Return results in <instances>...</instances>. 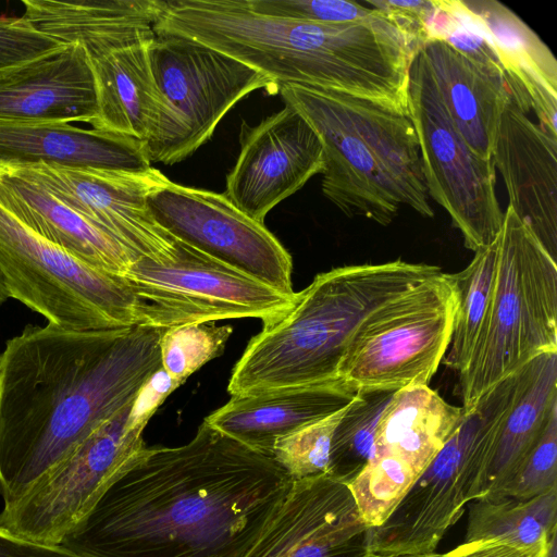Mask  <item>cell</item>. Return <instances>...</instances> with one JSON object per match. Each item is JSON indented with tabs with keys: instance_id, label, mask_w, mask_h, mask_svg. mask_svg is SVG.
<instances>
[{
	"instance_id": "cell-20",
	"label": "cell",
	"mask_w": 557,
	"mask_h": 557,
	"mask_svg": "<svg viewBox=\"0 0 557 557\" xmlns=\"http://www.w3.org/2000/svg\"><path fill=\"white\" fill-rule=\"evenodd\" d=\"M97 112L95 76L81 45L0 72V121L91 125Z\"/></svg>"
},
{
	"instance_id": "cell-5",
	"label": "cell",
	"mask_w": 557,
	"mask_h": 557,
	"mask_svg": "<svg viewBox=\"0 0 557 557\" xmlns=\"http://www.w3.org/2000/svg\"><path fill=\"white\" fill-rule=\"evenodd\" d=\"M284 102L319 136L322 193L345 215L388 225L401 206L432 218L420 146L410 117L318 87L283 84Z\"/></svg>"
},
{
	"instance_id": "cell-41",
	"label": "cell",
	"mask_w": 557,
	"mask_h": 557,
	"mask_svg": "<svg viewBox=\"0 0 557 557\" xmlns=\"http://www.w3.org/2000/svg\"><path fill=\"white\" fill-rule=\"evenodd\" d=\"M556 542H557V530L552 533V535L549 536V539L547 541L544 557H556V550H557Z\"/></svg>"
},
{
	"instance_id": "cell-1",
	"label": "cell",
	"mask_w": 557,
	"mask_h": 557,
	"mask_svg": "<svg viewBox=\"0 0 557 557\" xmlns=\"http://www.w3.org/2000/svg\"><path fill=\"white\" fill-rule=\"evenodd\" d=\"M293 481L203 420L182 446L145 447L61 544L86 557H244Z\"/></svg>"
},
{
	"instance_id": "cell-29",
	"label": "cell",
	"mask_w": 557,
	"mask_h": 557,
	"mask_svg": "<svg viewBox=\"0 0 557 557\" xmlns=\"http://www.w3.org/2000/svg\"><path fill=\"white\" fill-rule=\"evenodd\" d=\"M557 530V487L520 500L508 496L482 497L469 506L465 542L497 541L533 547Z\"/></svg>"
},
{
	"instance_id": "cell-2",
	"label": "cell",
	"mask_w": 557,
	"mask_h": 557,
	"mask_svg": "<svg viewBox=\"0 0 557 557\" xmlns=\"http://www.w3.org/2000/svg\"><path fill=\"white\" fill-rule=\"evenodd\" d=\"M166 329L28 324L0 355V495L17 499L136 398L161 368Z\"/></svg>"
},
{
	"instance_id": "cell-16",
	"label": "cell",
	"mask_w": 557,
	"mask_h": 557,
	"mask_svg": "<svg viewBox=\"0 0 557 557\" xmlns=\"http://www.w3.org/2000/svg\"><path fill=\"white\" fill-rule=\"evenodd\" d=\"M49 190L123 245L136 260H172L175 243L152 218L147 197L168 180L159 170L116 171L55 165L10 168Z\"/></svg>"
},
{
	"instance_id": "cell-35",
	"label": "cell",
	"mask_w": 557,
	"mask_h": 557,
	"mask_svg": "<svg viewBox=\"0 0 557 557\" xmlns=\"http://www.w3.org/2000/svg\"><path fill=\"white\" fill-rule=\"evenodd\" d=\"M243 3L261 15L314 23L359 22L377 13L361 2L346 0H243Z\"/></svg>"
},
{
	"instance_id": "cell-26",
	"label": "cell",
	"mask_w": 557,
	"mask_h": 557,
	"mask_svg": "<svg viewBox=\"0 0 557 557\" xmlns=\"http://www.w3.org/2000/svg\"><path fill=\"white\" fill-rule=\"evenodd\" d=\"M22 15L35 29L62 45H81L89 59L149 41L156 0H23Z\"/></svg>"
},
{
	"instance_id": "cell-9",
	"label": "cell",
	"mask_w": 557,
	"mask_h": 557,
	"mask_svg": "<svg viewBox=\"0 0 557 557\" xmlns=\"http://www.w3.org/2000/svg\"><path fill=\"white\" fill-rule=\"evenodd\" d=\"M148 54L161 98L157 128L146 143L151 162L172 165L193 154L253 90L278 92L267 75L190 38L156 34Z\"/></svg>"
},
{
	"instance_id": "cell-31",
	"label": "cell",
	"mask_w": 557,
	"mask_h": 557,
	"mask_svg": "<svg viewBox=\"0 0 557 557\" xmlns=\"http://www.w3.org/2000/svg\"><path fill=\"white\" fill-rule=\"evenodd\" d=\"M396 391H359L333 433L327 475L349 485L366 467L380 418Z\"/></svg>"
},
{
	"instance_id": "cell-25",
	"label": "cell",
	"mask_w": 557,
	"mask_h": 557,
	"mask_svg": "<svg viewBox=\"0 0 557 557\" xmlns=\"http://www.w3.org/2000/svg\"><path fill=\"white\" fill-rule=\"evenodd\" d=\"M481 23L504 69L512 100L557 137V62L513 11L494 0H462Z\"/></svg>"
},
{
	"instance_id": "cell-10",
	"label": "cell",
	"mask_w": 557,
	"mask_h": 557,
	"mask_svg": "<svg viewBox=\"0 0 557 557\" xmlns=\"http://www.w3.org/2000/svg\"><path fill=\"white\" fill-rule=\"evenodd\" d=\"M457 292L440 272L392 298L354 333L337 376L355 392L428 385L449 347Z\"/></svg>"
},
{
	"instance_id": "cell-24",
	"label": "cell",
	"mask_w": 557,
	"mask_h": 557,
	"mask_svg": "<svg viewBox=\"0 0 557 557\" xmlns=\"http://www.w3.org/2000/svg\"><path fill=\"white\" fill-rule=\"evenodd\" d=\"M0 205L29 230L78 260L123 277L134 256L40 184L0 166Z\"/></svg>"
},
{
	"instance_id": "cell-14",
	"label": "cell",
	"mask_w": 557,
	"mask_h": 557,
	"mask_svg": "<svg viewBox=\"0 0 557 557\" xmlns=\"http://www.w3.org/2000/svg\"><path fill=\"white\" fill-rule=\"evenodd\" d=\"M462 407L428 385L398 389L383 411L371 456L348 485L368 527L380 525L455 431Z\"/></svg>"
},
{
	"instance_id": "cell-15",
	"label": "cell",
	"mask_w": 557,
	"mask_h": 557,
	"mask_svg": "<svg viewBox=\"0 0 557 557\" xmlns=\"http://www.w3.org/2000/svg\"><path fill=\"white\" fill-rule=\"evenodd\" d=\"M154 221L177 240L248 276L294 296L288 251L223 194L169 181L147 197Z\"/></svg>"
},
{
	"instance_id": "cell-3",
	"label": "cell",
	"mask_w": 557,
	"mask_h": 557,
	"mask_svg": "<svg viewBox=\"0 0 557 557\" xmlns=\"http://www.w3.org/2000/svg\"><path fill=\"white\" fill-rule=\"evenodd\" d=\"M156 34L194 39L267 75L280 88L333 90L391 111L407 106L411 49L377 12L366 21L272 17L243 0H156Z\"/></svg>"
},
{
	"instance_id": "cell-18",
	"label": "cell",
	"mask_w": 557,
	"mask_h": 557,
	"mask_svg": "<svg viewBox=\"0 0 557 557\" xmlns=\"http://www.w3.org/2000/svg\"><path fill=\"white\" fill-rule=\"evenodd\" d=\"M369 532L348 485L320 474L293 481L244 557H367Z\"/></svg>"
},
{
	"instance_id": "cell-37",
	"label": "cell",
	"mask_w": 557,
	"mask_h": 557,
	"mask_svg": "<svg viewBox=\"0 0 557 557\" xmlns=\"http://www.w3.org/2000/svg\"><path fill=\"white\" fill-rule=\"evenodd\" d=\"M362 3L391 21L414 53L428 42L430 24L436 10L435 0H364Z\"/></svg>"
},
{
	"instance_id": "cell-36",
	"label": "cell",
	"mask_w": 557,
	"mask_h": 557,
	"mask_svg": "<svg viewBox=\"0 0 557 557\" xmlns=\"http://www.w3.org/2000/svg\"><path fill=\"white\" fill-rule=\"evenodd\" d=\"M63 46L35 29L23 16L0 17V72L27 63Z\"/></svg>"
},
{
	"instance_id": "cell-30",
	"label": "cell",
	"mask_w": 557,
	"mask_h": 557,
	"mask_svg": "<svg viewBox=\"0 0 557 557\" xmlns=\"http://www.w3.org/2000/svg\"><path fill=\"white\" fill-rule=\"evenodd\" d=\"M495 267L494 239L476 250L463 270L450 274L457 292V309L444 363L458 373L466 368L482 326L491 299Z\"/></svg>"
},
{
	"instance_id": "cell-43",
	"label": "cell",
	"mask_w": 557,
	"mask_h": 557,
	"mask_svg": "<svg viewBox=\"0 0 557 557\" xmlns=\"http://www.w3.org/2000/svg\"><path fill=\"white\" fill-rule=\"evenodd\" d=\"M367 557H444L443 554H430V555H422V556H382V555H375V554H369Z\"/></svg>"
},
{
	"instance_id": "cell-4",
	"label": "cell",
	"mask_w": 557,
	"mask_h": 557,
	"mask_svg": "<svg viewBox=\"0 0 557 557\" xmlns=\"http://www.w3.org/2000/svg\"><path fill=\"white\" fill-rule=\"evenodd\" d=\"M440 272L436 265L398 259L318 274L250 339L233 368L227 392L234 396L338 380L339 363L361 323Z\"/></svg>"
},
{
	"instance_id": "cell-34",
	"label": "cell",
	"mask_w": 557,
	"mask_h": 557,
	"mask_svg": "<svg viewBox=\"0 0 557 557\" xmlns=\"http://www.w3.org/2000/svg\"><path fill=\"white\" fill-rule=\"evenodd\" d=\"M557 487V411L519 470L495 496L527 500ZM494 497V496H492Z\"/></svg>"
},
{
	"instance_id": "cell-40",
	"label": "cell",
	"mask_w": 557,
	"mask_h": 557,
	"mask_svg": "<svg viewBox=\"0 0 557 557\" xmlns=\"http://www.w3.org/2000/svg\"><path fill=\"white\" fill-rule=\"evenodd\" d=\"M0 557H86L62 544H42L16 537L0 528Z\"/></svg>"
},
{
	"instance_id": "cell-7",
	"label": "cell",
	"mask_w": 557,
	"mask_h": 557,
	"mask_svg": "<svg viewBox=\"0 0 557 557\" xmlns=\"http://www.w3.org/2000/svg\"><path fill=\"white\" fill-rule=\"evenodd\" d=\"M516 372L492 386L468 410L442 449L388 517L370 528L369 554L422 556L436 553L467 503L481 497L497 425L511 404Z\"/></svg>"
},
{
	"instance_id": "cell-27",
	"label": "cell",
	"mask_w": 557,
	"mask_h": 557,
	"mask_svg": "<svg viewBox=\"0 0 557 557\" xmlns=\"http://www.w3.org/2000/svg\"><path fill=\"white\" fill-rule=\"evenodd\" d=\"M516 374L513 397L497 425L480 498L499 493L557 411V351L534 357Z\"/></svg>"
},
{
	"instance_id": "cell-6",
	"label": "cell",
	"mask_w": 557,
	"mask_h": 557,
	"mask_svg": "<svg viewBox=\"0 0 557 557\" xmlns=\"http://www.w3.org/2000/svg\"><path fill=\"white\" fill-rule=\"evenodd\" d=\"M495 243L490 304L459 373L465 410L534 357L557 351V262L510 207Z\"/></svg>"
},
{
	"instance_id": "cell-32",
	"label": "cell",
	"mask_w": 557,
	"mask_h": 557,
	"mask_svg": "<svg viewBox=\"0 0 557 557\" xmlns=\"http://www.w3.org/2000/svg\"><path fill=\"white\" fill-rule=\"evenodd\" d=\"M232 333L230 325L209 323L166 329L160 339L161 368L180 387L203 364L223 354Z\"/></svg>"
},
{
	"instance_id": "cell-42",
	"label": "cell",
	"mask_w": 557,
	"mask_h": 557,
	"mask_svg": "<svg viewBox=\"0 0 557 557\" xmlns=\"http://www.w3.org/2000/svg\"><path fill=\"white\" fill-rule=\"evenodd\" d=\"M8 298H10L9 293L5 288L2 277L0 275V306H2Z\"/></svg>"
},
{
	"instance_id": "cell-11",
	"label": "cell",
	"mask_w": 557,
	"mask_h": 557,
	"mask_svg": "<svg viewBox=\"0 0 557 557\" xmlns=\"http://www.w3.org/2000/svg\"><path fill=\"white\" fill-rule=\"evenodd\" d=\"M122 278L137 298L138 325L160 329L243 318L265 323L296 295H284L177 239L172 260L139 258Z\"/></svg>"
},
{
	"instance_id": "cell-19",
	"label": "cell",
	"mask_w": 557,
	"mask_h": 557,
	"mask_svg": "<svg viewBox=\"0 0 557 557\" xmlns=\"http://www.w3.org/2000/svg\"><path fill=\"white\" fill-rule=\"evenodd\" d=\"M492 162L513 212L557 262V137L511 99L498 128Z\"/></svg>"
},
{
	"instance_id": "cell-13",
	"label": "cell",
	"mask_w": 557,
	"mask_h": 557,
	"mask_svg": "<svg viewBox=\"0 0 557 557\" xmlns=\"http://www.w3.org/2000/svg\"><path fill=\"white\" fill-rule=\"evenodd\" d=\"M408 116L418 137L429 197L447 211L468 249L475 252L490 245L504 221L495 168L454 126L420 51L409 69Z\"/></svg>"
},
{
	"instance_id": "cell-23",
	"label": "cell",
	"mask_w": 557,
	"mask_h": 557,
	"mask_svg": "<svg viewBox=\"0 0 557 557\" xmlns=\"http://www.w3.org/2000/svg\"><path fill=\"white\" fill-rule=\"evenodd\" d=\"M420 52L454 126L476 154L491 160L503 113L512 99L506 75L443 40L426 42Z\"/></svg>"
},
{
	"instance_id": "cell-33",
	"label": "cell",
	"mask_w": 557,
	"mask_h": 557,
	"mask_svg": "<svg viewBox=\"0 0 557 557\" xmlns=\"http://www.w3.org/2000/svg\"><path fill=\"white\" fill-rule=\"evenodd\" d=\"M344 410L305 425L274 443L272 458L293 480L327 473L333 433Z\"/></svg>"
},
{
	"instance_id": "cell-22",
	"label": "cell",
	"mask_w": 557,
	"mask_h": 557,
	"mask_svg": "<svg viewBox=\"0 0 557 557\" xmlns=\"http://www.w3.org/2000/svg\"><path fill=\"white\" fill-rule=\"evenodd\" d=\"M357 396L341 379L234 395L205 421L243 445L272 457L274 443L346 408Z\"/></svg>"
},
{
	"instance_id": "cell-28",
	"label": "cell",
	"mask_w": 557,
	"mask_h": 557,
	"mask_svg": "<svg viewBox=\"0 0 557 557\" xmlns=\"http://www.w3.org/2000/svg\"><path fill=\"white\" fill-rule=\"evenodd\" d=\"M149 41L90 59L98 103L92 128L145 143L153 135L161 98L150 65Z\"/></svg>"
},
{
	"instance_id": "cell-38",
	"label": "cell",
	"mask_w": 557,
	"mask_h": 557,
	"mask_svg": "<svg viewBox=\"0 0 557 557\" xmlns=\"http://www.w3.org/2000/svg\"><path fill=\"white\" fill-rule=\"evenodd\" d=\"M177 387L160 368L137 394L129 414L131 426H145L165 398Z\"/></svg>"
},
{
	"instance_id": "cell-39",
	"label": "cell",
	"mask_w": 557,
	"mask_h": 557,
	"mask_svg": "<svg viewBox=\"0 0 557 557\" xmlns=\"http://www.w3.org/2000/svg\"><path fill=\"white\" fill-rule=\"evenodd\" d=\"M548 541V540H547ZM546 544L520 547L497 541L465 542L444 557H544Z\"/></svg>"
},
{
	"instance_id": "cell-12",
	"label": "cell",
	"mask_w": 557,
	"mask_h": 557,
	"mask_svg": "<svg viewBox=\"0 0 557 557\" xmlns=\"http://www.w3.org/2000/svg\"><path fill=\"white\" fill-rule=\"evenodd\" d=\"M133 403L79 443L17 499L3 505L0 528L23 540L61 544L146 447L145 428L128 423Z\"/></svg>"
},
{
	"instance_id": "cell-21",
	"label": "cell",
	"mask_w": 557,
	"mask_h": 557,
	"mask_svg": "<svg viewBox=\"0 0 557 557\" xmlns=\"http://www.w3.org/2000/svg\"><path fill=\"white\" fill-rule=\"evenodd\" d=\"M146 171L147 145L139 139L67 123L0 121V166Z\"/></svg>"
},
{
	"instance_id": "cell-8",
	"label": "cell",
	"mask_w": 557,
	"mask_h": 557,
	"mask_svg": "<svg viewBox=\"0 0 557 557\" xmlns=\"http://www.w3.org/2000/svg\"><path fill=\"white\" fill-rule=\"evenodd\" d=\"M0 275L10 298L69 331L138 325L122 277L89 267L29 230L0 205Z\"/></svg>"
},
{
	"instance_id": "cell-17",
	"label": "cell",
	"mask_w": 557,
	"mask_h": 557,
	"mask_svg": "<svg viewBox=\"0 0 557 557\" xmlns=\"http://www.w3.org/2000/svg\"><path fill=\"white\" fill-rule=\"evenodd\" d=\"M240 151L226 176L225 198L260 224L282 200L322 174L321 140L292 106L250 126L243 122Z\"/></svg>"
}]
</instances>
